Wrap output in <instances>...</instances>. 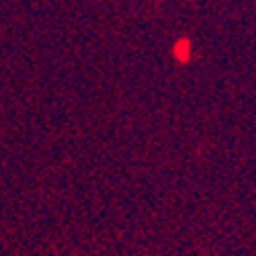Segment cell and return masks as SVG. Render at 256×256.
<instances>
[{
	"instance_id": "6da1fadb",
	"label": "cell",
	"mask_w": 256,
	"mask_h": 256,
	"mask_svg": "<svg viewBox=\"0 0 256 256\" xmlns=\"http://www.w3.org/2000/svg\"><path fill=\"white\" fill-rule=\"evenodd\" d=\"M172 56L176 58V62L186 64L190 60V41L184 39V37H180L176 44H174V48H172Z\"/></svg>"
}]
</instances>
